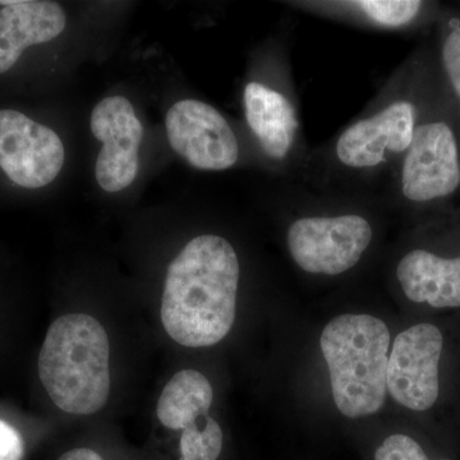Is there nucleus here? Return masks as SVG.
<instances>
[{
    "label": "nucleus",
    "mask_w": 460,
    "mask_h": 460,
    "mask_svg": "<svg viewBox=\"0 0 460 460\" xmlns=\"http://www.w3.org/2000/svg\"><path fill=\"white\" fill-rule=\"evenodd\" d=\"M241 268L234 248L219 235L193 238L169 265L163 292V326L189 348L219 343L235 320Z\"/></svg>",
    "instance_id": "obj_1"
},
{
    "label": "nucleus",
    "mask_w": 460,
    "mask_h": 460,
    "mask_svg": "<svg viewBox=\"0 0 460 460\" xmlns=\"http://www.w3.org/2000/svg\"><path fill=\"white\" fill-rule=\"evenodd\" d=\"M444 338L432 323H419L395 338L387 363V390L411 411H428L440 392L438 363Z\"/></svg>",
    "instance_id": "obj_5"
},
{
    "label": "nucleus",
    "mask_w": 460,
    "mask_h": 460,
    "mask_svg": "<svg viewBox=\"0 0 460 460\" xmlns=\"http://www.w3.org/2000/svg\"><path fill=\"white\" fill-rule=\"evenodd\" d=\"M288 248L302 270L339 275L358 263L372 241L370 223L359 215L302 217L288 230Z\"/></svg>",
    "instance_id": "obj_4"
},
{
    "label": "nucleus",
    "mask_w": 460,
    "mask_h": 460,
    "mask_svg": "<svg viewBox=\"0 0 460 460\" xmlns=\"http://www.w3.org/2000/svg\"><path fill=\"white\" fill-rule=\"evenodd\" d=\"M320 345L338 410L349 419L380 411L387 392L386 323L371 314H341L325 326Z\"/></svg>",
    "instance_id": "obj_3"
},
{
    "label": "nucleus",
    "mask_w": 460,
    "mask_h": 460,
    "mask_svg": "<svg viewBox=\"0 0 460 460\" xmlns=\"http://www.w3.org/2000/svg\"><path fill=\"white\" fill-rule=\"evenodd\" d=\"M460 184L456 136L444 122L417 127L402 169V195L414 202L445 198Z\"/></svg>",
    "instance_id": "obj_9"
},
{
    "label": "nucleus",
    "mask_w": 460,
    "mask_h": 460,
    "mask_svg": "<svg viewBox=\"0 0 460 460\" xmlns=\"http://www.w3.org/2000/svg\"><path fill=\"white\" fill-rule=\"evenodd\" d=\"M91 132L102 142L95 175L107 192L126 190L135 181L140 166L144 127L128 99L111 96L102 100L91 114Z\"/></svg>",
    "instance_id": "obj_8"
},
{
    "label": "nucleus",
    "mask_w": 460,
    "mask_h": 460,
    "mask_svg": "<svg viewBox=\"0 0 460 460\" xmlns=\"http://www.w3.org/2000/svg\"><path fill=\"white\" fill-rule=\"evenodd\" d=\"M213 399V386L205 375L196 370L180 371L160 395L157 419L166 429L183 431L208 416Z\"/></svg>",
    "instance_id": "obj_14"
},
{
    "label": "nucleus",
    "mask_w": 460,
    "mask_h": 460,
    "mask_svg": "<svg viewBox=\"0 0 460 460\" xmlns=\"http://www.w3.org/2000/svg\"><path fill=\"white\" fill-rule=\"evenodd\" d=\"M25 444L13 426L0 419V460H22Z\"/></svg>",
    "instance_id": "obj_19"
},
{
    "label": "nucleus",
    "mask_w": 460,
    "mask_h": 460,
    "mask_svg": "<svg viewBox=\"0 0 460 460\" xmlns=\"http://www.w3.org/2000/svg\"><path fill=\"white\" fill-rule=\"evenodd\" d=\"M404 295L435 308L460 307V257L444 259L425 250L407 253L396 269Z\"/></svg>",
    "instance_id": "obj_12"
},
{
    "label": "nucleus",
    "mask_w": 460,
    "mask_h": 460,
    "mask_svg": "<svg viewBox=\"0 0 460 460\" xmlns=\"http://www.w3.org/2000/svg\"><path fill=\"white\" fill-rule=\"evenodd\" d=\"M63 142L49 127L17 111H0V168L25 189H41L65 164Z\"/></svg>",
    "instance_id": "obj_6"
},
{
    "label": "nucleus",
    "mask_w": 460,
    "mask_h": 460,
    "mask_svg": "<svg viewBox=\"0 0 460 460\" xmlns=\"http://www.w3.org/2000/svg\"><path fill=\"white\" fill-rule=\"evenodd\" d=\"M441 460H447V459H441Z\"/></svg>",
    "instance_id": "obj_21"
},
{
    "label": "nucleus",
    "mask_w": 460,
    "mask_h": 460,
    "mask_svg": "<svg viewBox=\"0 0 460 460\" xmlns=\"http://www.w3.org/2000/svg\"><path fill=\"white\" fill-rule=\"evenodd\" d=\"M416 131V109L398 100L345 129L338 138L339 162L353 169L375 168L410 148Z\"/></svg>",
    "instance_id": "obj_10"
},
{
    "label": "nucleus",
    "mask_w": 460,
    "mask_h": 460,
    "mask_svg": "<svg viewBox=\"0 0 460 460\" xmlns=\"http://www.w3.org/2000/svg\"><path fill=\"white\" fill-rule=\"evenodd\" d=\"M111 344L104 326L86 314L51 323L39 354V377L59 410L89 416L111 394Z\"/></svg>",
    "instance_id": "obj_2"
},
{
    "label": "nucleus",
    "mask_w": 460,
    "mask_h": 460,
    "mask_svg": "<svg viewBox=\"0 0 460 460\" xmlns=\"http://www.w3.org/2000/svg\"><path fill=\"white\" fill-rule=\"evenodd\" d=\"M180 449L181 460H217L223 449L222 428L213 417H204L183 429Z\"/></svg>",
    "instance_id": "obj_15"
},
{
    "label": "nucleus",
    "mask_w": 460,
    "mask_h": 460,
    "mask_svg": "<svg viewBox=\"0 0 460 460\" xmlns=\"http://www.w3.org/2000/svg\"><path fill=\"white\" fill-rule=\"evenodd\" d=\"M172 150L201 171H226L237 163L239 146L219 111L199 100L175 102L165 118Z\"/></svg>",
    "instance_id": "obj_7"
},
{
    "label": "nucleus",
    "mask_w": 460,
    "mask_h": 460,
    "mask_svg": "<svg viewBox=\"0 0 460 460\" xmlns=\"http://www.w3.org/2000/svg\"><path fill=\"white\" fill-rule=\"evenodd\" d=\"M375 460H429L422 447L407 435L396 434L385 438L376 450Z\"/></svg>",
    "instance_id": "obj_17"
},
{
    "label": "nucleus",
    "mask_w": 460,
    "mask_h": 460,
    "mask_svg": "<svg viewBox=\"0 0 460 460\" xmlns=\"http://www.w3.org/2000/svg\"><path fill=\"white\" fill-rule=\"evenodd\" d=\"M58 460H104L95 450L81 447V449L69 450Z\"/></svg>",
    "instance_id": "obj_20"
},
{
    "label": "nucleus",
    "mask_w": 460,
    "mask_h": 460,
    "mask_svg": "<svg viewBox=\"0 0 460 460\" xmlns=\"http://www.w3.org/2000/svg\"><path fill=\"white\" fill-rule=\"evenodd\" d=\"M352 4L377 25L401 27L416 18L422 3L417 0H359Z\"/></svg>",
    "instance_id": "obj_16"
},
{
    "label": "nucleus",
    "mask_w": 460,
    "mask_h": 460,
    "mask_svg": "<svg viewBox=\"0 0 460 460\" xmlns=\"http://www.w3.org/2000/svg\"><path fill=\"white\" fill-rule=\"evenodd\" d=\"M244 109L248 126L263 151L272 159H284L298 128L292 102L279 91L260 83H250L244 87Z\"/></svg>",
    "instance_id": "obj_13"
},
{
    "label": "nucleus",
    "mask_w": 460,
    "mask_h": 460,
    "mask_svg": "<svg viewBox=\"0 0 460 460\" xmlns=\"http://www.w3.org/2000/svg\"><path fill=\"white\" fill-rule=\"evenodd\" d=\"M0 75L32 45L54 40L65 30V11L45 0H0Z\"/></svg>",
    "instance_id": "obj_11"
},
{
    "label": "nucleus",
    "mask_w": 460,
    "mask_h": 460,
    "mask_svg": "<svg viewBox=\"0 0 460 460\" xmlns=\"http://www.w3.org/2000/svg\"><path fill=\"white\" fill-rule=\"evenodd\" d=\"M445 71L460 99V25L447 36L443 47Z\"/></svg>",
    "instance_id": "obj_18"
}]
</instances>
